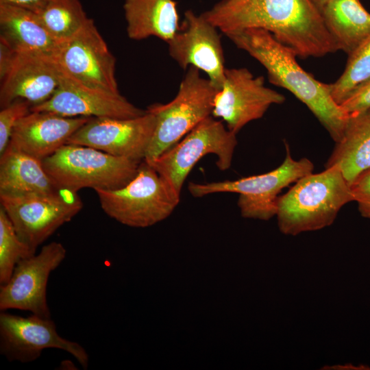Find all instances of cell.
<instances>
[{"label": "cell", "mask_w": 370, "mask_h": 370, "mask_svg": "<svg viewBox=\"0 0 370 370\" xmlns=\"http://www.w3.org/2000/svg\"><path fill=\"white\" fill-rule=\"evenodd\" d=\"M236 135L221 121L210 116L197 124L180 142L147 162L180 195L189 173L205 156H216V164L221 171L230 167L237 145Z\"/></svg>", "instance_id": "8"}, {"label": "cell", "mask_w": 370, "mask_h": 370, "mask_svg": "<svg viewBox=\"0 0 370 370\" xmlns=\"http://www.w3.org/2000/svg\"><path fill=\"white\" fill-rule=\"evenodd\" d=\"M54 60L67 74L90 87L118 94L116 59L88 18L70 38L60 42Z\"/></svg>", "instance_id": "10"}, {"label": "cell", "mask_w": 370, "mask_h": 370, "mask_svg": "<svg viewBox=\"0 0 370 370\" xmlns=\"http://www.w3.org/2000/svg\"><path fill=\"white\" fill-rule=\"evenodd\" d=\"M47 173L62 190L116 189L130 182L140 162L84 145L66 144L42 160Z\"/></svg>", "instance_id": "4"}, {"label": "cell", "mask_w": 370, "mask_h": 370, "mask_svg": "<svg viewBox=\"0 0 370 370\" xmlns=\"http://www.w3.org/2000/svg\"><path fill=\"white\" fill-rule=\"evenodd\" d=\"M354 201L350 185L336 166L309 173L279 197L278 228L288 236L325 228L345 204Z\"/></svg>", "instance_id": "3"}, {"label": "cell", "mask_w": 370, "mask_h": 370, "mask_svg": "<svg viewBox=\"0 0 370 370\" xmlns=\"http://www.w3.org/2000/svg\"><path fill=\"white\" fill-rule=\"evenodd\" d=\"M219 29L202 14L186 11L180 27L167 42L171 58L183 69L194 66L220 90L224 81L225 58Z\"/></svg>", "instance_id": "15"}, {"label": "cell", "mask_w": 370, "mask_h": 370, "mask_svg": "<svg viewBox=\"0 0 370 370\" xmlns=\"http://www.w3.org/2000/svg\"><path fill=\"white\" fill-rule=\"evenodd\" d=\"M49 348L69 353L84 369L88 366V355L85 349L79 343L60 336L51 318L33 314L23 317L1 311L0 353L8 360L31 362Z\"/></svg>", "instance_id": "11"}, {"label": "cell", "mask_w": 370, "mask_h": 370, "mask_svg": "<svg viewBox=\"0 0 370 370\" xmlns=\"http://www.w3.org/2000/svg\"><path fill=\"white\" fill-rule=\"evenodd\" d=\"M66 254L63 245L53 241L43 246L38 254L19 261L8 282L0 286V310H28L36 316L51 318L47 282Z\"/></svg>", "instance_id": "12"}, {"label": "cell", "mask_w": 370, "mask_h": 370, "mask_svg": "<svg viewBox=\"0 0 370 370\" xmlns=\"http://www.w3.org/2000/svg\"><path fill=\"white\" fill-rule=\"evenodd\" d=\"M36 14L58 42L72 37L88 19L79 0H49Z\"/></svg>", "instance_id": "24"}, {"label": "cell", "mask_w": 370, "mask_h": 370, "mask_svg": "<svg viewBox=\"0 0 370 370\" xmlns=\"http://www.w3.org/2000/svg\"><path fill=\"white\" fill-rule=\"evenodd\" d=\"M218 90L198 69L190 66L173 100L147 109L155 115L156 125L144 160L152 161L211 116Z\"/></svg>", "instance_id": "6"}, {"label": "cell", "mask_w": 370, "mask_h": 370, "mask_svg": "<svg viewBox=\"0 0 370 370\" xmlns=\"http://www.w3.org/2000/svg\"><path fill=\"white\" fill-rule=\"evenodd\" d=\"M202 15L225 36L247 29L268 31L301 58L339 50L311 0H221Z\"/></svg>", "instance_id": "1"}, {"label": "cell", "mask_w": 370, "mask_h": 370, "mask_svg": "<svg viewBox=\"0 0 370 370\" xmlns=\"http://www.w3.org/2000/svg\"><path fill=\"white\" fill-rule=\"evenodd\" d=\"M0 201L20 238L35 253L83 206L77 193L68 190L51 194L0 195Z\"/></svg>", "instance_id": "9"}, {"label": "cell", "mask_w": 370, "mask_h": 370, "mask_svg": "<svg viewBox=\"0 0 370 370\" xmlns=\"http://www.w3.org/2000/svg\"><path fill=\"white\" fill-rule=\"evenodd\" d=\"M59 68L58 88L49 99L31 107V111L49 112L69 117L117 119L135 118L146 112L131 103L121 93H111L86 86Z\"/></svg>", "instance_id": "16"}, {"label": "cell", "mask_w": 370, "mask_h": 370, "mask_svg": "<svg viewBox=\"0 0 370 370\" xmlns=\"http://www.w3.org/2000/svg\"><path fill=\"white\" fill-rule=\"evenodd\" d=\"M123 11L127 34L132 40L154 36L167 43L180 27L173 0H125Z\"/></svg>", "instance_id": "20"}, {"label": "cell", "mask_w": 370, "mask_h": 370, "mask_svg": "<svg viewBox=\"0 0 370 370\" xmlns=\"http://www.w3.org/2000/svg\"><path fill=\"white\" fill-rule=\"evenodd\" d=\"M101 208L122 224L150 226L168 217L180 195L147 162L143 160L134 177L116 189H97Z\"/></svg>", "instance_id": "5"}, {"label": "cell", "mask_w": 370, "mask_h": 370, "mask_svg": "<svg viewBox=\"0 0 370 370\" xmlns=\"http://www.w3.org/2000/svg\"><path fill=\"white\" fill-rule=\"evenodd\" d=\"M156 125L146 110L138 117H91L68 139L66 144L90 147L138 162L144 160Z\"/></svg>", "instance_id": "14"}, {"label": "cell", "mask_w": 370, "mask_h": 370, "mask_svg": "<svg viewBox=\"0 0 370 370\" xmlns=\"http://www.w3.org/2000/svg\"><path fill=\"white\" fill-rule=\"evenodd\" d=\"M0 40L17 53L52 58L60 43L47 32L36 14L5 3H0Z\"/></svg>", "instance_id": "19"}, {"label": "cell", "mask_w": 370, "mask_h": 370, "mask_svg": "<svg viewBox=\"0 0 370 370\" xmlns=\"http://www.w3.org/2000/svg\"><path fill=\"white\" fill-rule=\"evenodd\" d=\"M284 101L282 94L265 86L264 77H255L247 68L226 69L212 115L222 119L227 129L237 134L249 122L262 118L271 105Z\"/></svg>", "instance_id": "13"}, {"label": "cell", "mask_w": 370, "mask_h": 370, "mask_svg": "<svg viewBox=\"0 0 370 370\" xmlns=\"http://www.w3.org/2000/svg\"><path fill=\"white\" fill-rule=\"evenodd\" d=\"M285 146L286 153L283 162L269 172L235 180L190 182L188 189L195 197L218 193H238V206L243 217L269 220L276 215L278 195L282 190L314 170L309 159L294 160L288 145L286 143Z\"/></svg>", "instance_id": "7"}, {"label": "cell", "mask_w": 370, "mask_h": 370, "mask_svg": "<svg viewBox=\"0 0 370 370\" xmlns=\"http://www.w3.org/2000/svg\"><path fill=\"white\" fill-rule=\"evenodd\" d=\"M350 188L360 215L370 219V169L360 174Z\"/></svg>", "instance_id": "29"}, {"label": "cell", "mask_w": 370, "mask_h": 370, "mask_svg": "<svg viewBox=\"0 0 370 370\" xmlns=\"http://www.w3.org/2000/svg\"><path fill=\"white\" fill-rule=\"evenodd\" d=\"M62 190L41 160L10 146L0 156V195L51 194Z\"/></svg>", "instance_id": "21"}, {"label": "cell", "mask_w": 370, "mask_h": 370, "mask_svg": "<svg viewBox=\"0 0 370 370\" xmlns=\"http://www.w3.org/2000/svg\"><path fill=\"white\" fill-rule=\"evenodd\" d=\"M17 53L0 40V80H2L12 66Z\"/></svg>", "instance_id": "30"}, {"label": "cell", "mask_w": 370, "mask_h": 370, "mask_svg": "<svg viewBox=\"0 0 370 370\" xmlns=\"http://www.w3.org/2000/svg\"><path fill=\"white\" fill-rule=\"evenodd\" d=\"M226 36L264 67L271 83L286 89L304 103L335 143L341 138L349 115L333 99L330 84L306 71L293 49L262 29H247Z\"/></svg>", "instance_id": "2"}, {"label": "cell", "mask_w": 370, "mask_h": 370, "mask_svg": "<svg viewBox=\"0 0 370 370\" xmlns=\"http://www.w3.org/2000/svg\"><path fill=\"white\" fill-rule=\"evenodd\" d=\"M17 234L2 206L0 207V284H6L21 260L34 255Z\"/></svg>", "instance_id": "26"}, {"label": "cell", "mask_w": 370, "mask_h": 370, "mask_svg": "<svg viewBox=\"0 0 370 370\" xmlns=\"http://www.w3.org/2000/svg\"><path fill=\"white\" fill-rule=\"evenodd\" d=\"M60 68L53 58L18 53L5 77L1 80L0 107L22 100L32 106L49 99L58 87Z\"/></svg>", "instance_id": "17"}, {"label": "cell", "mask_w": 370, "mask_h": 370, "mask_svg": "<svg viewBox=\"0 0 370 370\" xmlns=\"http://www.w3.org/2000/svg\"><path fill=\"white\" fill-rule=\"evenodd\" d=\"M320 12L339 50L348 55L370 35V13L359 0H336Z\"/></svg>", "instance_id": "23"}, {"label": "cell", "mask_w": 370, "mask_h": 370, "mask_svg": "<svg viewBox=\"0 0 370 370\" xmlns=\"http://www.w3.org/2000/svg\"><path fill=\"white\" fill-rule=\"evenodd\" d=\"M49 0H0V3H5L18 7L35 14L40 12Z\"/></svg>", "instance_id": "31"}, {"label": "cell", "mask_w": 370, "mask_h": 370, "mask_svg": "<svg viewBox=\"0 0 370 370\" xmlns=\"http://www.w3.org/2000/svg\"><path fill=\"white\" fill-rule=\"evenodd\" d=\"M31 104L17 100L0 111V156L9 145L13 130L18 121L31 112Z\"/></svg>", "instance_id": "27"}, {"label": "cell", "mask_w": 370, "mask_h": 370, "mask_svg": "<svg viewBox=\"0 0 370 370\" xmlns=\"http://www.w3.org/2000/svg\"><path fill=\"white\" fill-rule=\"evenodd\" d=\"M90 118L31 111L16 123L8 146L42 160L66 145Z\"/></svg>", "instance_id": "18"}, {"label": "cell", "mask_w": 370, "mask_h": 370, "mask_svg": "<svg viewBox=\"0 0 370 370\" xmlns=\"http://www.w3.org/2000/svg\"><path fill=\"white\" fill-rule=\"evenodd\" d=\"M325 166L338 168L349 185L370 169V110L349 115L343 136Z\"/></svg>", "instance_id": "22"}, {"label": "cell", "mask_w": 370, "mask_h": 370, "mask_svg": "<svg viewBox=\"0 0 370 370\" xmlns=\"http://www.w3.org/2000/svg\"><path fill=\"white\" fill-rule=\"evenodd\" d=\"M348 56L342 75L330 84L332 97L338 105L358 85L370 77V35Z\"/></svg>", "instance_id": "25"}, {"label": "cell", "mask_w": 370, "mask_h": 370, "mask_svg": "<svg viewBox=\"0 0 370 370\" xmlns=\"http://www.w3.org/2000/svg\"><path fill=\"white\" fill-rule=\"evenodd\" d=\"M335 1L336 0H311V1L319 11L328 3Z\"/></svg>", "instance_id": "32"}, {"label": "cell", "mask_w": 370, "mask_h": 370, "mask_svg": "<svg viewBox=\"0 0 370 370\" xmlns=\"http://www.w3.org/2000/svg\"><path fill=\"white\" fill-rule=\"evenodd\" d=\"M340 106L348 115L370 110V77L358 85Z\"/></svg>", "instance_id": "28"}]
</instances>
